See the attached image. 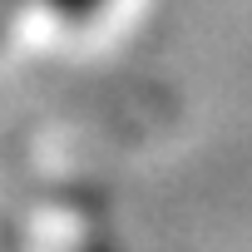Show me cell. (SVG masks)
<instances>
[{
    "label": "cell",
    "instance_id": "cell-1",
    "mask_svg": "<svg viewBox=\"0 0 252 252\" xmlns=\"http://www.w3.org/2000/svg\"><path fill=\"white\" fill-rule=\"evenodd\" d=\"M45 10H55V15H64V20H79V15H94L104 0H40Z\"/></svg>",
    "mask_w": 252,
    "mask_h": 252
}]
</instances>
